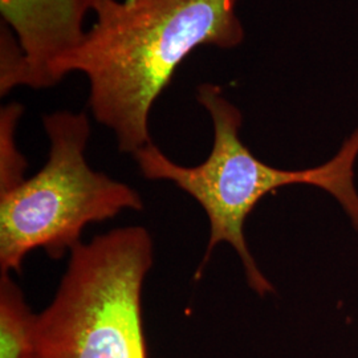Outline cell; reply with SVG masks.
Returning <instances> with one entry per match:
<instances>
[{"instance_id": "1", "label": "cell", "mask_w": 358, "mask_h": 358, "mask_svg": "<svg viewBox=\"0 0 358 358\" xmlns=\"http://www.w3.org/2000/svg\"><path fill=\"white\" fill-rule=\"evenodd\" d=\"M239 0H100L96 22L76 51L56 66L57 84L81 73L90 112L133 154L152 141L149 117L179 65L199 47L244 41Z\"/></svg>"}, {"instance_id": "2", "label": "cell", "mask_w": 358, "mask_h": 358, "mask_svg": "<svg viewBox=\"0 0 358 358\" xmlns=\"http://www.w3.org/2000/svg\"><path fill=\"white\" fill-rule=\"evenodd\" d=\"M196 101L210 115L214 127L213 149L205 162L182 166L162 153L154 142L133 154L145 178L173 182L192 195L208 217L210 239L195 279L201 278L214 248L226 242L241 257L250 288L260 296L275 292L248 250L244 222L266 195L284 186L310 185L329 192L358 230V192L353 183L358 129L327 164L304 170H282L264 164L244 145L239 136L242 112L224 97L219 85L201 84L196 88Z\"/></svg>"}, {"instance_id": "3", "label": "cell", "mask_w": 358, "mask_h": 358, "mask_svg": "<svg viewBox=\"0 0 358 358\" xmlns=\"http://www.w3.org/2000/svg\"><path fill=\"white\" fill-rule=\"evenodd\" d=\"M153 260V239L141 226L75 247L38 315L36 358H149L142 289Z\"/></svg>"}, {"instance_id": "4", "label": "cell", "mask_w": 358, "mask_h": 358, "mask_svg": "<svg viewBox=\"0 0 358 358\" xmlns=\"http://www.w3.org/2000/svg\"><path fill=\"white\" fill-rule=\"evenodd\" d=\"M43 124L50 140L45 165L0 194L1 273L19 272L36 248L51 259H62L81 243L90 223L112 219L122 210L143 208L134 189L88 165V115L60 110L44 115Z\"/></svg>"}, {"instance_id": "5", "label": "cell", "mask_w": 358, "mask_h": 358, "mask_svg": "<svg viewBox=\"0 0 358 358\" xmlns=\"http://www.w3.org/2000/svg\"><path fill=\"white\" fill-rule=\"evenodd\" d=\"M100 0H0L1 23L10 27L26 60L27 87L57 84L56 66L87 36L85 19Z\"/></svg>"}, {"instance_id": "6", "label": "cell", "mask_w": 358, "mask_h": 358, "mask_svg": "<svg viewBox=\"0 0 358 358\" xmlns=\"http://www.w3.org/2000/svg\"><path fill=\"white\" fill-rule=\"evenodd\" d=\"M38 315L10 273L0 279V358H36Z\"/></svg>"}, {"instance_id": "7", "label": "cell", "mask_w": 358, "mask_h": 358, "mask_svg": "<svg viewBox=\"0 0 358 358\" xmlns=\"http://www.w3.org/2000/svg\"><path fill=\"white\" fill-rule=\"evenodd\" d=\"M24 108L8 103L0 112V194L10 192L24 180L27 161L16 145V128Z\"/></svg>"}, {"instance_id": "8", "label": "cell", "mask_w": 358, "mask_h": 358, "mask_svg": "<svg viewBox=\"0 0 358 358\" xmlns=\"http://www.w3.org/2000/svg\"><path fill=\"white\" fill-rule=\"evenodd\" d=\"M16 87H27L24 53L10 27L1 23L0 32V93L6 96Z\"/></svg>"}]
</instances>
